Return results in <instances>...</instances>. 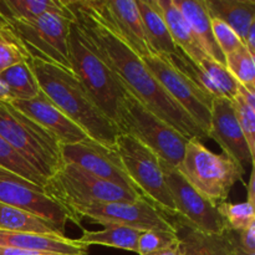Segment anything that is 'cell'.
Returning <instances> with one entry per match:
<instances>
[{
	"instance_id": "cell-1",
	"label": "cell",
	"mask_w": 255,
	"mask_h": 255,
	"mask_svg": "<svg viewBox=\"0 0 255 255\" xmlns=\"http://www.w3.org/2000/svg\"><path fill=\"white\" fill-rule=\"evenodd\" d=\"M67 6L91 49L114 71L129 94L186 138H198L202 142L208 139L192 117L164 91L141 57L80 6L77 0H67Z\"/></svg>"
},
{
	"instance_id": "cell-2",
	"label": "cell",
	"mask_w": 255,
	"mask_h": 255,
	"mask_svg": "<svg viewBox=\"0 0 255 255\" xmlns=\"http://www.w3.org/2000/svg\"><path fill=\"white\" fill-rule=\"evenodd\" d=\"M29 65L40 90L67 119L77 125L92 141L115 148L120 133L116 125L100 110L72 72L36 57H31Z\"/></svg>"
},
{
	"instance_id": "cell-3",
	"label": "cell",
	"mask_w": 255,
	"mask_h": 255,
	"mask_svg": "<svg viewBox=\"0 0 255 255\" xmlns=\"http://www.w3.org/2000/svg\"><path fill=\"white\" fill-rule=\"evenodd\" d=\"M179 173L201 196L214 206L226 202L237 182L243 181L246 173L232 157L222 152L213 153L198 138L187 142Z\"/></svg>"
},
{
	"instance_id": "cell-4",
	"label": "cell",
	"mask_w": 255,
	"mask_h": 255,
	"mask_svg": "<svg viewBox=\"0 0 255 255\" xmlns=\"http://www.w3.org/2000/svg\"><path fill=\"white\" fill-rule=\"evenodd\" d=\"M0 137L45 179L51 178L64 164L56 138L9 102L0 101Z\"/></svg>"
},
{
	"instance_id": "cell-5",
	"label": "cell",
	"mask_w": 255,
	"mask_h": 255,
	"mask_svg": "<svg viewBox=\"0 0 255 255\" xmlns=\"http://www.w3.org/2000/svg\"><path fill=\"white\" fill-rule=\"evenodd\" d=\"M69 56L71 71L102 112L116 125L124 87L111 69L91 49L75 22L70 27Z\"/></svg>"
},
{
	"instance_id": "cell-6",
	"label": "cell",
	"mask_w": 255,
	"mask_h": 255,
	"mask_svg": "<svg viewBox=\"0 0 255 255\" xmlns=\"http://www.w3.org/2000/svg\"><path fill=\"white\" fill-rule=\"evenodd\" d=\"M116 127L120 133L129 134L136 138L153 151L162 162L174 168L181 163L187 142L189 141L153 112L147 110L125 87Z\"/></svg>"
},
{
	"instance_id": "cell-7",
	"label": "cell",
	"mask_w": 255,
	"mask_h": 255,
	"mask_svg": "<svg viewBox=\"0 0 255 255\" xmlns=\"http://www.w3.org/2000/svg\"><path fill=\"white\" fill-rule=\"evenodd\" d=\"M115 151L138 193L167 217L176 218V208L158 156L126 133H119Z\"/></svg>"
},
{
	"instance_id": "cell-8",
	"label": "cell",
	"mask_w": 255,
	"mask_h": 255,
	"mask_svg": "<svg viewBox=\"0 0 255 255\" xmlns=\"http://www.w3.org/2000/svg\"><path fill=\"white\" fill-rule=\"evenodd\" d=\"M70 222L81 226L82 218L104 227L119 226L147 231L179 232L173 219L152 206L144 198L134 202H100V203L72 204L65 207Z\"/></svg>"
},
{
	"instance_id": "cell-9",
	"label": "cell",
	"mask_w": 255,
	"mask_h": 255,
	"mask_svg": "<svg viewBox=\"0 0 255 255\" xmlns=\"http://www.w3.org/2000/svg\"><path fill=\"white\" fill-rule=\"evenodd\" d=\"M44 191L50 198L62 206L100 203V202H134L143 197L139 193L107 182L71 163L47 179Z\"/></svg>"
},
{
	"instance_id": "cell-10",
	"label": "cell",
	"mask_w": 255,
	"mask_h": 255,
	"mask_svg": "<svg viewBox=\"0 0 255 255\" xmlns=\"http://www.w3.org/2000/svg\"><path fill=\"white\" fill-rule=\"evenodd\" d=\"M72 22V14L47 12L35 19L9 22V29L30 56L72 72L69 56V35Z\"/></svg>"
},
{
	"instance_id": "cell-11",
	"label": "cell",
	"mask_w": 255,
	"mask_h": 255,
	"mask_svg": "<svg viewBox=\"0 0 255 255\" xmlns=\"http://www.w3.org/2000/svg\"><path fill=\"white\" fill-rule=\"evenodd\" d=\"M161 166L176 208L174 226L177 229L184 227L204 234H221L226 229V223L217 206L201 196L178 169L162 161Z\"/></svg>"
},
{
	"instance_id": "cell-12",
	"label": "cell",
	"mask_w": 255,
	"mask_h": 255,
	"mask_svg": "<svg viewBox=\"0 0 255 255\" xmlns=\"http://www.w3.org/2000/svg\"><path fill=\"white\" fill-rule=\"evenodd\" d=\"M142 61L156 77L164 91L192 117L199 128L208 136L211 107L214 97L202 91L186 75L176 69L166 56L149 55Z\"/></svg>"
},
{
	"instance_id": "cell-13",
	"label": "cell",
	"mask_w": 255,
	"mask_h": 255,
	"mask_svg": "<svg viewBox=\"0 0 255 255\" xmlns=\"http://www.w3.org/2000/svg\"><path fill=\"white\" fill-rule=\"evenodd\" d=\"M77 2L137 56L143 59L152 55L136 0H77Z\"/></svg>"
},
{
	"instance_id": "cell-14",
	"label": "cell",
	"mask_w": 255,
	"mask_h": 255,
	"mask_svg": "<svg viewBox=\"0 0 255 255\" xmlns=\"http://www.w3.org/2000/svg\"><path fill=\"white\" fill-rule=\"evenodd\" d=\"M0 203L17 207L50 221L59 227L62 233L66 232V226L70 222L67 212L50 198L42 187L4 168H0Z\"/></svg>"
},
{
	"instance_id": "cell-15",
	"label": "cell",
	"mask_w": 255,
	"mask_h": 255,
	"mask_svg": "<svg viewBox=\"0 0 255 255\" xmlns=\"http://www.w3.org/2000/svg\"><path fill=\"white\" fill-rule=\"evenodd\" d=\"M60 151L64 163L75 164L99 178L138 193L115 148H109L87 138L79 143L60 146Z\"/></svg>"
},
{
	"instance_id": "cell-16",
	"label": "cell",
	"mask_w": 255,
	"mask_h": 255,
	"mask_svg": "<svg viewBox=\"0 0 255 255\" xmlns=\"http://www.w3.org/2000/svg\"><path fill=\"white\" fill-rule=\"evenodd\" d=\"M208 138L214 139L224 153L232 157L244 171L254 164L255 157L252 154L239 126L232 100L226 97H216L213 100Z\"/></svg>"
},
{
	"instance_id": "cell-17",
	"label": "cell",
	"mask_w": 255,
	"mask_h": 255,
	"mask_svg": "<svg viewBox=\"0 0 255 255\" xmlns=\"http://www.w3.org/2000/svg\"><path fill=\"white\" fill-rule=\"evenodd\" d=\"M10 104L51 133L60 146L79 143L89 138V136L71 120L67 119L64 112L60 111L59 107L42 91L31 100H15Z\"/></svg>"
},
{
	"instance_id": "cell-18",
	"label": "cell",
	"mask_w": 255,
	"mask_h": 255,
	"mask_svg": "<svg viewBox=\"0 0 255 255\" xmlns=\"http://www.w3.org/2000/svg\"><path fill=\"white\" fill-rule=\"evenodd\" d=\"M0 247L52 255H84L89 249L79 239L67 238L66 236L11 231H0Z\"/></svg>"
},
{
	"instance_id": "cell-19",
	"label": "cell",
	"mask_w": 255,
	"mask_h": 255,
	"mask_svg": "<svg viewBox=\"0 0 255 255\" xmlns=\"http://www.w3.org/2000/svg\"><path fill=\"white\" fill-rule=\"evenodd\" d=\"M156 1L177 49L193 60L196 64H201L202 60L207 57V54L199 44L192 27L189 26L188 21L174 5L173 0H156Z\"/></svg>"
},
{
	"instance_id": "cell-20",
	"label": "cell",
	"mask_w": 255,
	"mask_h": 255,
	"mask_svg": "<svg viewBox=\"0 0 255 255\" xmlns=\"http://www.w3.org/2000/svg\"><path fill=\"white\" fill-rule=\"evenodd\" d=\"M184 19L188 21L199 44L207 56L222 65H226V57L217 45L212 31V17L204 0H173Z\"/></svg>"
},
{
	"instance_id": "cell-21",
	"label": "cell",
	"mask_w": 255,
	"mask_h": 255,
	"mask_svg": "<svg viewBox=\"0 0 255 255\" xmlns=\"http://www.w3.org/2000/svg\"><path fill=\"white\" fill-rule=\"evenodd\" d=\"M141 15L143 34L152 55L168 56L178 51L162 17L156 0H136Z\"/></svg>"
},
{
	"instance_id": "cell-22",
	"label": "cell",
	"mask_w": 255,
	"mask_h": 255,
	"mask_svg": "<svg viewBox=\"0 0 255 255\" xmlns=\"http://www.w3.org/2000/svg\"><path fill=\"white\" fill-rule=\"evenodd\" d=\"M179 229H186V234L179 237L181 255H232L237 232L227 227L221 234H204L184 227Z\"/></svg>"
},
{
	"instance_id": "cell-23",
	"label": "cell",
	"mask_w": 255,
	"mask_h": 255,
	"mask_svg": "<svg viewBox=\"0 0 255 255\" xmlns=\"http://www.w3.org/2000/svg\"><path fill=\"white\" fill-rule=\"evenodd\" d=\"M209 15L222 20L238 34L242 41L255 22L254 0H204Z\"/></svg>"
},
{
	"instance_id": "cell-24",
	"label": "cell",
	"mask_w": 255,
	"mask_h": 255,
	"mask_svg": "<svg viewBox=\"0 0 255 255\" xmlns=\"http://www.w3.org/2000/svg\"><path fill=\"white\" fill-rule=\"evenodd\" d=\"M0 231L65 236L57 226L17 207L0 203Z\"/></svg>"
},
{
	"instance_id": "cell-25",
	"label": "cell",
	"mask_w": 255,
	"mask_h": 255,
	"mask_svg": "<svg viewBox=\"0 0 255 255\" xmlns=\"http://www.w3.org/2000/svg\"><path fill=\"white\" fill-rule=\"evenodd\" d=\"M0 11L9 22L35 19L47 12L71 15L67 0H0Z\"/></svg>"
},
{
	"instance_id": "cell-26",
	"label": "cell",
	"mask_w": 255,
	"mask_h": 255,
	"mask_svg": "<svg viewBox=\"0 0 255 255\" xmlns=\"http://www.w3.org/2000/svg\"><path fill=\"white\" fill-rule=\"evenodd\" d=\"M141 233V231L127 228V227L109 226L105 227V229H101V231H84L81 238H79V242L86 247L104 246L137 253Z\"/></svg>"
},
{
	"instance_id": "cell-27",
	"label": "cell",
	"mask_w": 255,
	"mask_h": 255,
	"mask_svg": "<svg viewBox=\"0 0 255 255\" xmlns=\"http://www.w3.org/2000/svg\"><path fill=\"white\" fill-rule=\"evenodd\" d=\"M0 80L9 90L12 101L31 100L36 97L41 91L39 82L30 67L29 61L19 62V64L12 65L9 69L0 72Z\"/></svg>"
},
{
	"instance_id": "cell-28",
	"label": "cell",
	"mask_w": 255,
	"mask_h": 255,
	"mask_svg": "<svg viewBox=\"0 0 255 255\" xmlns=\"http://www.w3.org/2000/svg\"><path fill=\"white\" fill-rule=\"evenodd\" d=\"M232 102L242 132L246 137L252 154L255 157V94L239 85L238 94Z\"/></svg>"
},
{
	"instance_id": "cell-29",
	"label": "cell",
	"mask_w": 255,
	"mask_h": 255,
	"mask_svg": "<svg viewBox=\"0 0 255 255\" xmlns=\"http://www.w3.org/2000/svg\"><path fill=\"white\" fill-rule=\"evenodd\" d=\"M0 168L6 169L42 188L46 186L47 179H45L19 152L15 151L1 137H0Z\"/></svg>"
},
{
	"instance_id": "cell-30",
	"label": "cell",
	"mask_w": 255,
	"mask_h": 255,
	"mask_svg": "<svg viewBox=\"0 0 255 255\" xmlns=\"http://www.w3.org/2000/svg\"><path fill=\"white\" fill-rule=\"evenodd\" d=\"M226 67L239 85L255 94V56L244 44L227 55Z\"/></svg>"
},
{
	"instance_id": "cell-31",
	"label": "cell",
	"mask_w": 255,
	"mask_h": 255,
	"mask_svg": "<svg viewBox=\"0 0 255 255\" xmlns=\"http://www.w3.org/2000/svg\"><path fill=\"white\" fill-rule=\"evenodd\" d=\"M166 59L168 60L178 71H181L182 74L186 75L192 82H194L202 91L211 95L214 99H216V97H222L221 91H219L218 87L216 86L213 80L209 77V75L207 74L198 64H196L193 60H191L188 56H186L183 52L178 50V51L174 52V54L166 56Z\"/></svg>"
},
{
	"instance_id": "cell-32",
	"label": "cell",
	"mask_w": 255,
	"mask_h": 255,
	"mask_svg": "<svg viewBox=\"0 0 255 255\" xmlns=\"http://www.w3.org/2000/svg\"><path fill=\"white\" fill-rule=\"evenodd\" d=\"M217 209L227 228L237 233L244 231L249 224L255 222V206L247 201L243 203H229L226 201L218 204Z\"/></svg>"
},
{
	"instance_id": "cell-33",
	"label": "cell",
	"mask_w": 255,
	"mask_h": 255,
	"mask_svg": "<svg viewBox=\"0 0 255 255\" xmlns=\"http://www.w3.org/2000/svg\"><path fill=\"white\" fill-rule=\"evenodd\" d=\"M31 56L14 32L7 27H0V72L19 62L30 61Z\"/></svg>"
},
{
	"instance_id": "cell-34",
	"label": "cell",
	"mask_w": 255,
	"mask_h": 255,
	"mask_svg": "<svg viewBox=\"0 0 255 255\" xmlns=\"http://www.w3.org/2000/svg\"><path fill=\"white\" fill-rule=\"evenodd\" d=\"M179 244L178 232L147 231L142 232L138 239L137 254L152 255L166 249L174 248Z\"/></svg>"
},
{
	"instance_id": "cell-35",
	"label": "cell",
	"mask_w": 255,
	"mask_h": 255,
	"mask_svg": "<svg viewBox=\"0 0 255 255\" xmlns=\"http://www.w3.org/2000/svg\"><path fill=\"white\" fill-rule=\"evenodd\" d=\"M199 66L209 75L216 86L221 91L222 97H226L228 100H233L236 95L238 94L239 84L237 80L231 75V72L227 70L226 65H222L219 62L214 61L211 57L207 56L202 60Z\"/></svg>"
},
{
	"instance_id": "cell-36",
	"label": "cell",
	"mask_w": 255,
	"mask_h": 255,
	"mask_svg": "<svg viewBox=\"0 0 255 255\" xmlns=\"http://www.w3.org/2000/svg\"><path fill=\"white\" fill-rule=\"evenodd\" d=\"M212 31H213L217 45L221 49L224 57L243 45V41L238 36V34L222 20L212 17Z\"/></svg>"
},
{
	"instance_id": "cell-37",
	"label": "cell",
	"mask_w": 255,
	"mask_h": 255,
	"mask_svg": "<svg viewBox=\"0 0 255 255\" xmlns=\"http://www.w3.org/2000/svg\"><path fill=\"white\" fill-rule=\"evenodd\" d=\"M238 243L248 253H255V222L238 233Z\"/></svg>"
},
{
	"instance_id": "cell-38",
	"label": "cell",
	"mask_w": 255,
	"mask_h": 255,
	"mask_svg": "<svg viewBox=\"0 0 255 255\" xmlns=\"http://www.w3.org/2000/svg\"><path fill=\"white\" fill-rule=\"evenodd\" d=\"M0 255H52V254H45V253H39V252H31V251H24V249L10 248V247H0Z\"/></svg>"
},
{
	"instance_id": "cell-39",
	"label": "cell",
	"mask_w": 255,
	"mask_h": 255,
	"mask_svg": "<svg viewBox=\"0 0 255 255\" xmlns=\"http://www.w3.org/2000/svg\"><path fill=\"white\" fill-rule=\"evenodd\" d=\"M243 44L248 49V51L255 56V22L249 27L248 32L243 40Z\"/></svg>"
},
{
	"instance_id": "cell-40",
	"label": "cell",
	"mask_w": 255,
	"mask_h": 255,
	"mask_svg": "<svg viewBox=\"0 0 255 255\" xmlns=\"http://www.w3.org/2000/svg\"><path fill=\"white\" fill-rule=\"evenodd\" d=\"M254 182H255V171L254 168L252 169L251 173V178H249V183H246L247 189V202H249L251 204L255 206V187H254Z\"/></svg>"
},
{
	"instance_id": "cell-41",
	"label": "cell",
	"mask_w": 255,
	"mask_h": 255,
	"mask_svg": "<svg viewBox=\"0 0 255 255\" xmlns=\"http://www.w3.org/2000/svg\"><path fill=\"white\" fill-rule=\"evenodd\" d=\"M0 101L1 102H11L12 101V97L11 95H10L9 90H7V87L5 86L4 82L0 80Z\"/></svg>"
},
{
	"instance_id": "cell-42",
	"label": "cell",
	"mask_w": 255,
	"mask_h": 255,
	"mask_svg": "<svg viewBox=\"0 0 255 255\" xmlns=\"http://www.w3.org/2000/svg\"><path fill=\"white\" fill-rule=\"evenodd\" d=\"M232 255H255V253H248L244 249L241 248L238 243V233L236 234V238L233 242V249H232Z\"/></svg>"
},
{
	"instance_id": "cell-43",
	"label": "cell",
	"mask_w": 255,
	"mask_h": 255,
	"mask_svg": "<svg viewBox=\"0 0 255 255\" xmlns=\"http://www.w3.org/2000/svg\"><path fill=\"white\" fill-rule=\"evenodd\" d=\"M152 255H181V254H179L178 246H177V247H174V248L166 249V251H163V252H158V253L152 254Z\"/></svg>"
},
{
	"instance_id": "cell-44",
	"label": "cell",
	"mask_w": 255,
	"mask_h": 255,
	"mask_svg": "<svg viewBox=\"0 0 255 255\" xmlns=\"http://www.w3.org/2000/svg\"><path fill=\"white\" fill-rule=\"evenodd\" d=\"M84 255H89V254H84Z\"/></svg>"
}]
</instances>
